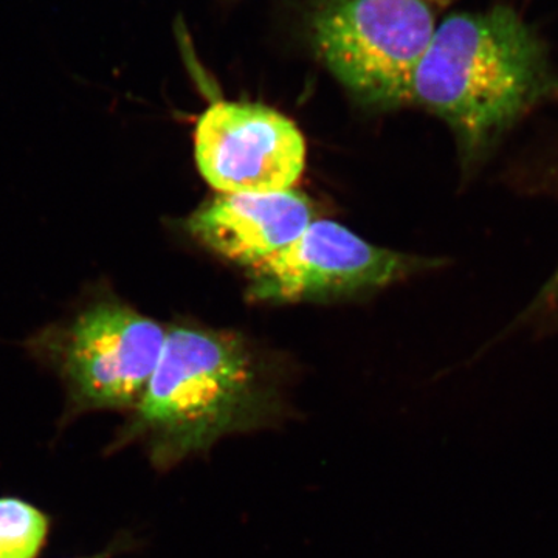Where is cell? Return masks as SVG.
<instances>
[{"mask_svg": "<svg viewBox=\"0 0 558 558\" xmlns=\"http://www.w3.org/2000/svg\"><path fill=\"white\" fill-rule=\"evenodd\" d=\"M278 414L277 392L241 337L175 326L113 447L143 440L153 464L167 470L223 436L266 427Z\"/></svg>", "mask_w": 558, "mask_h": 558, "instance_id": "2", "label": "cell"}, {"mask_svg": "<svg viewBox=\"0 0 558 558\" xmlns=\"http://www.w3.org/2000/svg\"><path fill=\"white\" fill-rule=\"evenodd\" d=\"M51 521L17 497H0V558H36L46 548Z\"/></svg>", "mask_w": 558, "mask_h": 558, "instance_id": "8", "label": "cell"}, {"mask_svg": "<svg viewBox=\"0 0 558 558\" xmlns=\"http://www.w3.org/2000/svg\"><path fill=\"white\" fill-rule=\"evenodd\" d=\"M109 557V554H105V556H100V554H98V556H94V557H78V558H108Z\"/></svg>", "mask_w": 558, "mask_h": 558, "instance_id": "10", "label": "cell"}, {"mask_svg": "<svg viewBox=\"0 0 558 558\" xmlns=\"http://www.w3.org/2000/svg\"><path fill=\"white\" fill-rule=\"evenodd\" d=\"M558 100L545 43L506 5L440 21L411 80L410 101L446 121L473 168L527 113Z\"/></svg>", "mask_w": 558, "mask_h": 558, "instance_id": "1", "label": "cell"}, {"mask_svg": "<svg viewBox=\"0 0 558 558\" xmlns=\"http://www.w3.org/2000/svg\"><path fill=\"white\" fill-rule=\"evenodd\" d=\"M439 7L440 0H314L307 31L319 60L355 98L395 108L410 101Z\"/></svg>", "mask_w": 558, "mask_h": 558, "instance_id": "4", "label": "cell"}, {"mask_svg": "<svg viewBox=\"0 0 558 558\" xmlns=\"http://www.w3.org/2000/svg\"><path fill=\"white\" fill-rule=\"evenodd\" d=\"M312 222L311 202L289 190L219 194L186 219L185 229L211 252L250 269L299 240Z\"/></svg>", "mask_w": 558, "mask_h": 558, "instance_id": "7", "label": "cell"}, {"mask_svg": "<svg viewBox=\"0 0 558 558\" xmlns=\"http://www.w3.org/2000/svg\"><path fill=\"white\" fill-rule=\"evenodd\" d=\"M421 259L377 247L333 220H314L284 250L248 269V296L259 301L326 299L385 288Z\"/></svg>", "mask_w": 558, "mask_h": 558, "instance_id": "6", "label": "cell"}, {"mask_svg": "<svg viewBox=\"0 0 558 558\" xmlns=\"http://www.w3.org/2000/svg\"><path fill=\"white\" fill-rule=\"evenodd\" d=\"M167 330L113 295H95L27 341L60 376L65 421L90 411L134 410L159 363Z\"/></svg>", "mask_w": 558, "mask_h": 558, "instance_id": "3", "label": "cell"}, {"mask_svg": "<svg viewBox=\"0 0 558 558\" xmlns=\"http://www.w3.org/2000/svg\"><path fill=\"white\" fill-rule=\"evenodd\" d=\"M194 156L202 178L220 194L281 193L303 175L306 142L278 110L218 101L197 121Z\"/></svg>", "mask_w": 558, "mask_h": 558, "instance_id": "5", "label": "cell"}, {"mask_svg": "<svg viewBox=\"0 0 558 558\" xmlns=\"http://www.w3.org/2000/svg\"><path fill=\"white\" fill-rule=\"evenodd\" d=\"M526 314L531 317H558V269L546 282Z\"/></svg>", "mask_w": 558, "mask_h": 558, "instance_id": "9", "label": "cell"}]
</instances>
